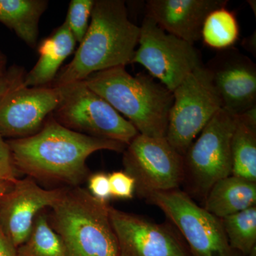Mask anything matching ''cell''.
Listing matches in <instances>:
<instances>
[{
  "instance_id": "1",
  "label": "cell",
  "mask_w": 256,
  "mask_h": 256,
  "mask_svg": "<svg viewBox=\"0 0 256 256\" xmlns=\"http://www.w3.org/2000/svg\"><path fill=\"white\" fill-rule=\"evenodd\" d=\"M8 141L18 172L41 181L79 186L88 174L86 160L97 151L124 152L126 144L64 127L50 114L38 132Z\"/></svg>"
},
{
  "instance_id": "2",
  "label": "cell",
  "mask_w": 256,
  "mask_h": 256,
  "mask_svg": "<svg viewBox=\"0 0 256 256\" xmlns=\"http://www.w3.org/2000/svg\"><path fill=\"white\" fill-rule=\"evenodd\" d=\"M140 34V26L128 18L124 1H95L85 36L73 60L60 69L52 87L82 82L92 74L130 64Z\"/></svg>"
},
{
  "instance_id": "3",
  "label": "cell",
  "mask_w": 256,
  "mask_h": 256,
  "mask_svg": "<svg viewBox=\"0 0 256 256\" xmlns=\"http://www.w3.org/2000/svg\"><path fill=\"white\" fill-rule=\"evenodd\" d=\"M84 82L140 134L166 136L173 94L150 75L141 73L134 76L126 66H118L92 74Z\"/></svg>"
},
{
  "instance_id": "4",
  "label": "cell",
  "mask_w": 256,
  "mask_h": 256,
  "mask_svg": "<svg viewBox=\"0 0 256 256\" xmlns=\"http://www.w3.org/2000/svg\"><path fill=\"white\" fill-rule=\"evenodd\" d=\"M48 222L68 256H119L109 205L80 186L64 188Z\"/></svg>"
},
{
  "instance_id": "5",
  "label": "cell",
  "mask_w": 256,
  "mask_h": 256,
  "mask_svg": "<svg viewBox=\"0 0 256 256\" xmlns=\"http://www.w3.org/2000/svg\"><path fill=\"white\" fill-rule=\"evenodd\" d=\"M236 116L220 109L188 148L183 183L190 196L204 202L210 188L232 175V140Z\"/></svg>"
},
{
  "instance_id": "6",
  "label": "cell",
  "mask_w": 256,
  "mask_h": 256,
  "mask_svg": "<svg viewBox=\"0 0 256 256\" xmlns=\"http://www.w3.org/2000/svg\"><path fill=\"white\" fill-rule=\"evenodd\" d=\"M60 100L52 114L64 127L128 146L139 134L137 129L84 80L60 86Z\"/></svg>"
},
{
  "instance_id": "7",
  "label": "cell",
  "mask_w": 256,
  "mask_h": 256,
  "mask_svg": "<svg viewBox=\"0 0 256 256\" xmlns=\"http://www.w3.org/2000/svg\"><path fill=\"white\" fill-rule=\"evenodd\" d=\"M148 201L180 230L191 256H242L229 245L222 220L197 204L182 190L158 192Z\"/></svg>"
},
{
  "instance_id": "8",
  "label": "cell",
  "mask_w": 256,
  "mask_h": 256,
  "mask_svg": "<svg viewBox=\"0 0 256 256\" xmlns=\"http://www.w3.org/2000/svg\"><path fill=\"white\" fill-rule=\"evenodd\" d=\"M172 94L174 100L165 138L184 156L210 120L222 108V102L204 65L190 74Z\"/></svg>"
},
{
  "instance_id": "9",
  "label": "cell",
  "mask_w": 256,
  "mask_h": 256,
  "mask_svg": "<svg viewBox=\"0 0 256 256\" xmlns=\"http://www.w3.org/2000/svg\"><path fill=\"white\" fill-rule=\"evenodd\" d=\"M140 28L139 46L130 64L142 65L170 92L204 66L194 44L164 31L152 18L146 15Z\"/></svg>"
},
{
  "instance_id": "10",
  "label": "cell",
  "mask_w": 256,
  "mask_h": 256,
  "mask_svg": "<svg viewBox=\"0 0 256 256\" xmlns=\"http://www.w3.org/2000/svg\"><path fill=\"white\" fill-rule=\"evenodd\" d=\"M124 171L136 180V192L148 200L158 192L178 190L183 183V156L166 138L138 134L124 152Z\"/></svg>"
},
{
  "instance_id": "11",
  "label": "cell",
  "mask_w": 256,
  "mask_h": 256,
  "mask_svg": "<svg viewBox=\"0 0 256 256\" xmlns=\"http://www.w3.org/2000/svg\"><path fill=\"white\" fill-rule=\"evenodd\" d=\"M119 256H191L186 244L164 224L109 206Z\"/></svg>"
},
{
  "instance_id": "12",
  "label": "cell",
  "mask_w": 256,
  "mask_h": 256,
  "mask_svg": "<svg viewBox=\"0 0 256 256\" xmlns=\"http://www.w3.org/2000/svg\"><path fill=\"white\" fill-rule=\"evenodd\" d=\"M204 66L222 109L238 116L256 106V65L238 48L220 50Z\"/></svg>"
},
{
  "instance_id": "13",
  "label": "cell",
  "mask_w": 256,
  "mask_h": 256,
  "mask_svg": "<svg viewBox=\"0 0 256 256\" xmlns=\"http://www.w3.org/2000/svg\"><path fill=\"white\" fill-rule=\"evenodd\" d=\"M22 84L0 102V134L4 138L20 139L36 134L60 104V87Z\"/></svg>"
},
{
  "instance_id": "14",
  "label": "cell",
  "mask_w": 256,
  "mask_h": 256,
  "mask_svg": "<svg viewBox=\"0 0 256 256\" xmlns=\"http://www.w3.org/2000/svg\"><path fill=\"white\" fill-rule=\"evenodd\" d=\"M64 188L46 190L30 178L18 180L0 198V228L15 248L31 234L34 222L42 210L58 201Z\"/></svg>"
},
{
  "instance_id": "15",
  "label": "cell",
  "mask_w": 256,
  "mask_h": 256,
  "mask_svg": "<svg viewBox=\"0 0 256 256\" xmlns=\"http://www.w3.org/2000/svg\"><path fill=\"white\" fill-rule=\"evenodd\" d=\"M227 4L226 0H149L146 15L164 31L194 44L202 40L207 16Z\"/></svg>"
},
{
  "instance_id": "16",
  "label": "cell",
  "mask_w": 256,
  "mask_h": 256,
  "mask_svg": "<svg viewBox=\"0 0 256 256\" xmlns=\"http://www.w3.org/2000/svg\"><path fill=\"white\" fill-rule=\"evenodd\" d=\"M76 43L73 34L64 22L38 44V62L25 75L24 86L42 87L53 82L60 66L75 50Z\"/></svg>"
},
{
  "instance_id": "17",
  "label": "cell",
  "mask_w": 256,
  "mask_h": 256,
  "mask_svg": "<svg viewBox=\"0 0 256 256\" xmlns=\"http://www.w3.org/2000/svg\"><path fill=\"white\" fill-rule=\"evenodd\" d=\"M256 206V182L230 175L213 185L204 208L222 220Z\"/></svg>"
},
{
  "instance_id": "18",
  "label": "cell",
  "mask_w": 256,
  "mask_h": 256,
  "mask_svg": "<svg viewBox=\"0 0 256 256\" xmlns=\"http://www.w3.org/2000/svg\"><path fill=\"white\" fill-rule=\"evenodd\" d=\"M48 4L46 0H0V22L28 46L35 48L38 23Z\"/></svg>"
},
{
  "instance_id": "19",
  "label": "cell",
  "mask_w": 256,
  "mask_h": 256,
  "mask_svg": "<svg viewBox=\"0 0 256 256\" xmlns=\"http://www.w3.org/2000/svg\"><path fill=\"white\" fill-rule=\"evenodd\" d=\"M234 176L256 182V128L236 116L232 140Z\"/></svg>"
},
{
  "instance_id": "20",
  "label": "cell",
  "mask_w": 256,
  "mask_h": 256,
  "mask_svg": "<svg viewBox=\"0 0 256 256\" xmlns=\"http://www.w3.org/2000/svg\"><path fill=\"white\" fill-rule=\"evenodd\" d=\"M16 250L18 256H68L60 236L42 212L35 218L28 238Z\"/></svg>"
},
{
  "instance_id": "21",
  "label": "cell",
  "mask_w": 256,
  "mask_h": 256,
  "mask_svg": "<svg viewBox=\"0 0 256 256\" xmlns=\"http://www.w3.org/2000/svg\"><path fill=\"white\" fill-rule=\"evenodd\" d=\"M236 16L226 8L212 11L207 16L202 31V40L210 48L218 50L233 47L239 38Z\"/></svg>"
},
{
  "instance_id": "22",
  "label": "cell",
  "mask_w": 256,
  "mask_h": 256,
  "mask_svg": "<svg viewBox=\"0 0 256 256\" xmlns=\"http://www.w3.org/2000/svg\"><path fill=\"white\" fill-rule=\"evenodd\" d=\"M230 246L242 256L256 247V206L222 218Z\"/></svg>"
},
{
  "instance_id": "23",
  "label": "cell",
  "mask_w": 256,
  "mask_h": 256,
  "mask_svg": "<svg viewBox=\"0 0 256 256\" xmlns=\"http://www.w3.org/2000/svg\"><path fill=\"white\" fill-rule=\"evenodd\" d=\"M94 4V0H72L69 4L65 22L77 43H80L86 34Z\"/></svg>"
},
{
  "instance_id": "24",
  "label": "cell",
  "mask_w": 256,
  "mask_h": 256,
  "mask_svg": "<svg viewBox=\"0 0 256 256\" xmlns=\"http://www.w3.org/2000/svg\"><path fill=\"white\" fill-rule=\"evenodd\" d=\"M111 196L121 200L132 198L136 193V180L126 171H116L108 174Z\"/></svg>"
},
{
  "instance_id": "25",
  "label": "cell",
  "mask_w": 256,
  "mask_h": 256,
  "mask_svg": "<svg viewBox=\"0 0 256 256\" xmlns=\"http://www.w3.org/2000/svg\"><path fill=\"white\" fill-rule=\"evenodd\" d=\"M18 174L8 141L0 134V180L14 184Z\"/></svg>"
},
{
  "instance_id": "26",
  "label": "cell",
  "mask_w": 256,
  "mask_h": 256,
  "mask_svg": "<svg viewBox=\"0 0 256 256\" xmlns=\"http://www.w3.org/2000/svg\"><path fill=\"white\" fill-rule=\"evenodd\" d=\"M26 72L20 66H12L0 76V102L8 94L23 84Z\"/></svg>"
},
{
  "instance_id": "27",
  "label": "cell",
  "mask_w": 256,
  "mask_h": 256,
  "mask_svg": "<svg viewBox=\"0 0 256 256\" xmlns=\"http://www.w3.org/2000/svg\"><path fill=\"white\" fill-rule=\"evenodd\" d=\"M89 193L94 198L104 203L112 198L108 174L105 172L94 173L88 178Z\"/></svg>"
},
{
  "instance_id": "28",
  "label": "cell",
  "mask_w": 256,
  "mask_h": 256,
  "mask_svg": "<svg viewBox=\"0 0 256 256\" xmlns=\"http://www.w3.org/2000/svg\"><path fill=\"white\" fill-rule=\"evenodd\" d=\"M0 256H18L16 248L11 244L0 228Z\"/></svg>"
},
{
  "instance_id": "29",
  "label": "cell",
  "mask_w": 256,
  "mask_h": 256,
  "mask_svg": "<svg viewBox=\"0 0 256 256\" xmlns=\"http://www.w3.org/2000/svg\"><path fill=\"white\" fill-rule=\"evenodd\" d=\"M242 44L246 50L256 55V32L252 36L244 38Z\"/></svg>"
},
{
  "instance_id": "30",
  "label": "cell",
  "mask_w": 256,
  "mask_h": 256,
  "mask_svg": "<svg viewBox=\"0 0 256 256\" xmlns=\"http://www.w3.org/2000/svg\"><path fill=\"white\" fill-rule=\"evenodd\" d=\"M8 58L6 55L0 50V76L3 75L8 70Z\"/></svg>"
},
{
  "instance_id": "31",
  "label": "cell",
  "mask_w": 256,
  "mask_h": 256,
  "mask_svg": "<svg viewBox=\"0 0 256 256\" xmlns=\"http://www.w3.org/2000/svg\"><path fill=\"white\" fill-rule=\"evenodd\" d=\"M12 185L13 184L0 180V198L9 191Z\"/></svg>"
}]
</instances>
